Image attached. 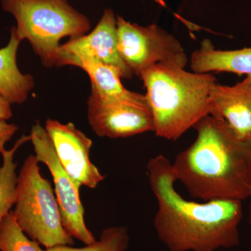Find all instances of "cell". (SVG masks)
<instances>
[{
    "label": "cell",
    "instance_id": "obj_21",
    "mask_svg": "<svg viewBox=\"0 0 251 251\" xmlns=\"http://www.w3.org/2000/svg\"><path fill=\"white\" fill-rule=\"evenodd\" d=\"M249 199H250V206H249V221L251 223V189Z\"/></svg>",
    "mask_w": 251,
    "mask_h": 251
},
{
    "label": "cell",
    "instance_id": "obj_9",
    "mask_svg": "<svg viewBox=\"0 0 251 251\" xmlns=\"http://www.w3.org/2000/svg\"><path fill=\"white\" fill-rule=\"evenodd\" d=\"M45 128L59 162L77 189L82 186L96 188L105 179L90 160L92 140L74 124L49 119Z\"/></svg>",
    "mask_w": 251,
    "mask_h": 251
},
{
    "label": "cell",
    "instance_id": "obj_4",
    "mask_svg": "<svg viewBox=\"0 0 251 251\" xmlns=\"http://www.w3.org/2000/svg\"><path fill=\"white\" fill-rule=\"evenodd\" d=\"M1 4L16 20L19 39L29 41L46 67L66 66L59 41L80 37L91 29L89 18L68 0H1Z\"/></svg>",
    "mask_w": 251,
    "mask_h": 251
},
{
    "label": "cell",
    "instance_id": "obj_2",
    "mask_svg": "<svg viewBox=\"0 0 251 251\" xmlns=\"http://www.w3.org/2000/svg\"><path fill=\"white\" fill-rule=\"evenodd\" d=\"M193 128L194 143L172 163L176 181L203 202L249 199L251 189V140H243L225 120L208 115Z\"/></svg>",
    "mask_w": 251,
    "mask_h": 251
},
{
    "label": "cell",
    "instance_id": "obj_10",
    "mask_svg": "<svg viewBox=\"0 0 251 251\" xmlns=\"http://www.w3.org/2000/svg\"><path fill=\"white\" fill-rule=\"evenodd\" d=\"M66 66H70L74 57H87L112 66L122 72L123 78L130 79L134 74L122 60L118 50L117 17L113 10H104L95 28L85 35L69 39L61 46Z\"/></svg>",
    "mask_w": 251,
    "mask_h": 251
},
{
    "label": "cell",
    "instance_id": "obj_11",
    "mask_svg": "<svg viewBox=\"0 0 251 251\" xmlns=\"http://www.w3.org/2000/svg\"><path fill=\"white\" fill-rule=\"evenodd\" d=\"M211 115L225 120L243 140H251V77L234 85L216 83L210 94Z\"/></svg>",
    "mask_w": 251,
    "mask_h": 251
},
{
    "label": "cell",
    "instance_id": "obj_18",
    "mask_svg": "<svg viewBox=\"0 0 251 251\" xmlns=\"http://www.w3.org/2000/svg\"><path fill=\"white\" fill-rule=\"evenodd\" d=\"M18 126L9 124L6 120H0V153L6 150L5 145L18 131Z\"/></svg>",
    "mask_w": 251,
    "mask_h": 251
},
{
    "label": "cell",
    "instance_id": "obj_14",
    "mask_svg": "<svg viewBox=\"0 0 251 251\" xmlns=\"http://www.w3.org/2000/svg\"><path fill=\"white\" fill-rule=\"evenodd\" d=\"M70 66L83 69L90 77L92 90L101 97L129 99L145 97L144 94L131 92L125 87L121 81L123 75L117 68L87 57H72Z\"/></svg>",
    "mask_w": 251,
    "mask_h": 251
},
{
    "label": "cell",
    "instance_id": "obj_8",
    "mask_svg": "<svg viewBox=\"0 0 251 251\" xmlns=\"http://www.w3.org/2000/svg\"><path fill=\"white\" fill-rule=\"evenodd\" d=\"M87 120L99 137L116 139L154 131L152 113L143 99L108 98L91 92Z\"/></svg>",
    "mask_w": 251,
    "mask_h": 251
},
{
    "label": "cell",
    "instance_id": "obj_17",
    "mask_svg": "<svg viewBox=\"0 0 251 251\" xmlns=\"http://www.w3.org/2000/svg\"><path fill=\"white\" fill-rule=\"evenodd\" d=\"M128 230L125 227H110L104 229L100 240L83 248L57 246L46 251H125L128 247Z\"/></svg>",
    "mask_w": 251,
    "mask_h": 251
},
{
    "label": "cell",
    "instance_id": "obj_20",
    "mask_svg": "<svg viewBox=\"0 0 251 251\" xmlns=\"http://www.w3.org/2000/svg\"><path fill=\"white\" fill-rule=\"evenodd\" d=\"M153 1H154L155 2H156L157 4L161 5L162 6H166V3H165V1H163V0H153Z\"/></svg>",
    "mask_w": 251,
    "mask_h": 251
},
{
    "label": "cell",
    "instance_id": "obj_12",
    "mask_svg": "<svg viewBox=\"0 0 251 251\" xmlns=\"http://www.w3.org/2000/svg\"><path fill=\"white\" fill-rule=\"evenodd\" d=\"M193 72L232 73L251 77V47L221 50H216L209 39H204L193 52L190 62Z\"/></svg>",
    "mask_w": 251,
    "mask_h": 251
},
{
    "label": "cell",
    "instance_id": "obj_16",
    "mask_svg": "<svg viewBox=\"0 0 251 251\" xmlns=\"http://www.w3.org/2000/svg\"><path fill=\"white\" fill-rule=\"evenodd\" d=\"M0 251H46L31 240L18 226L13 211L0 223Z\"/></svg>",
    "mask_w": 251,
    "mask_h": 251
},
{
    "label": "cell",
    "instance_id": "obj_13",
    "mask_svg": "<svg viewBox=\"0 0 251 251\" xmlns=\"http://www.w3.org/2000/svg\"><path fill=\"white\" fill-rule=\"evenodd\" d=\"M21 41L13 27L9 44L0 49V94L11 104L24 103L34 87V77L18 69L16 57Z\"/></svg>",
    "mask_w": 251,
    "mask_h": 251
},
{
    "label": "cell",
    "instance_id": "obj_1",
    "mask_svg": "<svg viewBox=\"0 0 251 251\" xmlns=\"http://www.w3.org/2000/svg\"><path fill=\"white\" fill-rule=\"evenodd\" d=\"M149 181L158 209L154 227L171 251H215L239 244L242 201L216 200L196 202L181 197L170 160L163 155L148 163Z\"/></svg>",
    "mask_w": 251,
    "mask_h": 251
},
{
    "label": "cell",
    "instance_id": "obj_6",
    "mask_svg": "<svg viewBox=\"0 0 251 251\" xmlns=\"http://www.w3.org/2000/svg\"><path fill=\"white\" fill-rule=\"evenodd\" d=\"M118 50L133 74L156 64L185 69L188 57L181 43L156 25L144 26L117 17Z\"/></svg>",
    "mask_w": 251,
    "mask_h": 251
},
{
    "label": "cell",
    "instance_id": "obj_15",
    "mask_svg": "<svg viewBox=\"0 0 251 251\" xmlns=\"http://www.w3.org/2000/svg\"><path fill=\"white\" fill-rule=\"evenodd\" d=\"M29 140H31L30 135H23L14 148L1 153L3 163L0 167V223L16 204L18 180L16 170L18 164L14 161L15 153L21 145Z\"/></svg>",
    "mask_w": 251,
    "mask_h": 251
},
{
    "label": "cell",
    "instance_id": "obj_5",
    "mask_svg": "<svg viewBox=\"0 0 251 251\" xmlns=\"http://www.w3.org/2000/svg\"><path fill=\"white\" fill-rule=\"evenodd\" d=\"M36 156L26 158L18 175L17 196L13 211L23 232L46 249L74 245L63 226L57 198L49 180L41 174Z\"/></svg>",
    "mask_w": 251,
    "mask_h": 251
},
{
    "label": "cell",
    "instance_id": "obj_7",
    "mask_svg": "<svg viewBox=\"0 0 251 251\" xmlns=\"http://www.w3.org/2000/svg\"><path fill=\"white\" fill-rule=\"evenodd\" d=\"M30 138L38 161L45 164L52 175L64 228L69 235L86 245L93 244L96 239L85 225L80 190L59 162L45 127L36 123L31 128Z\"/></svg>",
    "mask_w": 251,
    "mask_h": 251
},
{
    "label": "cell",
    "instance_id": "obj_19",
    "mask_svg": "<svg viewBox=\"0 0 251 251\" xmlns=\"http://www.w3.org/2000/svg\"><path fill=\"white\" fill-rule=\"evenodd\" d=\"M11 104L0 94V120H8L13 116Z\"/></svg>",
    "mask_w": 251,
    "mask_h": 251
},
{
    "label": "cell",
    "instance_id": "obj_3",
    "mask_svg": "<svg viewBox=\"0 0 251 251\" xmlns=\"http://www.w3.org/2000/svg\"><path fill=\"white\" fill-rule=\"evenodd\" d=\"M139 77L146 88L157 136L177 140L211 115L210 94L217 83L212 74L159 64L145 69Z\"/></svg>",
    "mask_w": 251,
    "mask_h": 251
}]
</instances>
